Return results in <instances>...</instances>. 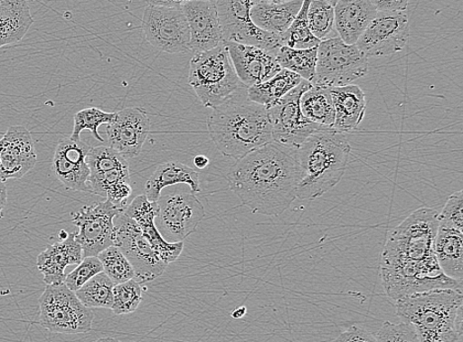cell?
I'll use <instances>...</instances> for the list:
<instances>
[{"label":"cell","instance_id":"cell-1","mask_svg":"<svg viewBox=\"0 0 463 342\" xmlns=\"http://www.w3.org/2000/svg\"><path fill=\"white\" fill-rule=\"evenodd\" d=\"M226 178L243 205L279 216L297 199L301 171L296 149L272 142L236 160Z\"/></svg>","mask_w":463,"mask_h":342},{"label":"cell","instance_id":"cell-2","mask_svg":"<svg viewBox=\"0 0 463 342\" xmlns=\"http://www.w3.org/2000/svg\"><path fill=\"white\" fill-rule=\"evenodd\" d=\"M247 90L243 85L230 99L214 107L207 119L214 146L222 155L235 160L273 142L268 110L250 100Z\"/></svg>","mask_w":463,"mask_h":342},{"label":"cell","instance_id":"cell-3","mask_svg":"<svg viewBox=\"0 0 463 342\" xmlns=\"http://www.w3.org/2000/svg\"><path fill=\"white\" fill-rule=\"evenodd\" d=\"M351 146L345 133L321 128L296 149L301 171L297 198L312 200L335 187L349 163Z\"/></svg>","mask_w":463,"mask_h":342},{"label":"cell","instance_id":"cell-4","mask_svg":"<svg viewBox=\"0 0 463 342\" xmlns=\"http://www.w3.org/2000/svg\"><path fill=\"white\" fill-rule=\"evenodd\" d=\"M461 290H434L396 301V315L420 342H458L462 336Z\"/></svg>","mask_w":463,"mask_h":342},{"label":"cell","instance_id":"cell-5","mask_svg":"<svg viewBox=\"0 0 463 342\" xmlns=\"http://www.w3.org/2000/svg\"><path fill=\"white\" fill-rule=\"evenodd\" d=\"M189 84L204 107L214 109L243 87L224 44L196 52L190 62Z\"/></svg>","mask_w":463,"mask_h":342},{"label":"cell","instance_id":"cell-6","mask_svg":"<svg viewBox=\"0 0 463 342\" xmlns=\"http://www.w3.org/2000/svg\"><path fill=\"white\" fill-rule=\"evenodd\" d=\"M438 212L420 208L387 233L382 263L422 261L434 256Z\"/></svg>","mask_w":463,"mask_h":342},{"label":"cell","instance_id":"cell-7","mask_svg":"<svg viewBox=\"0 0 463 342\" xmlns=\"http://www.w3.org/2000/svg\"><path fill=\"white\" fill-rule=\"evenodd\" d=\"M383 286L387 297L400 299L434 290H461L460 282L441 271L436 256L422 261L381 263Z\"/></svg>","mask_w":463,"mask_h":342},{"label":"cell","instance_id":"cell-8","mask_svg":"<svg viewBox=\"0 0 463 342\" xmlns=\"http://www.w3.org/2000/svg\"><path fill=\"white\" fill-rule=\"evenodd\" d=\"M368 71L369 58L356 44L348 45L336 37L319 43L316 76L310 83L323 89L345 87Z\"/></svg>","mask_w":463,"mask_h":342},{"label":"cell","instance_id":"cell-9","mask_svg":"<svg viewBox=\"0 0 463 342\" xmlns=\"http://www.w3.org/2000/svg\"><path fill=\"white\" fill-rule=\"evenodd\" d=\"M40 324L53 334H86L92 329L94 314L64 283L47 285L39 299Z\"/></svg>","mask_w":463,"mask_h":342},{"label":"cell","instance_id":"cell-10","mask_svg":"<svg viewBox=\"0 0 463 342\" xmlns=\"http://www.w3.org/2000/svg\"><path fill=\"white\" fill-rule=\"evenodd\" d=\"M113 245L131 263L135 280L139 284L156 280L167 269L168 265L150 247L138 224L124 213L114 219Z\"/></svg>","mask_w":463,"mask_h":342},{"label":"cell","instance_id":"cell-11","mask_svg":"<svg viewBox=\"0 0 463 342\" xmlns=\"http://www.w3.org/2000/svg\"><path fill=\"white\" fill-rule=\"evenodd\" d=\"M260 0H215L224 42L251 45L276 53L283 46L277 35L258 28L250 18Z\"/></svg>","mask_w":463,"mask_h":342},{"label":"cell","instance_id":"cell-12","mask_svg":"<svg viewBox=\"0 0 463 342\" xmlns=\"http://www.w3.org/2000/svg\"><path fill=\"white\" fill-rule=\"evenodd\" d=\"M156 226L161 236L170 243L184 242L195 233L199 223L206 216V211L194 194L175 192L160 196Z\"/></svg>","mask_w":463,"mask_h":342},{"label":"cell","instance_id":"cell-13","mask_svg":"<svg viewBox=\"0 0 463 342\" xmlns=\"http://www.w3.org/2000/svg\"><path fill=\"white\" fill-rule=\"evenodd\" d=\"M311 87L312 84L304 80L283 99L267 109L273 142L297 149L310 135L321 129L320 126L308 121L300 111V96Z\"/></svg>","mask_w":463,"mask_h":342},{"label":"cell","instance_id":"cell-14","mask_svg":"<svg viewBox=\"0 0 463 342\" xmlns=\"http://www.w3.org/2000/svg\"><path fill=\"white\" fill-rule=\"evenodd\" d=\"M146 40L155 49L168 53L188 52L190 30L181 6L147 5L143 16Z\"/></svg>","mask_w":463,"mask_h":342},{"label":"cell","instance_id":"cell-15","mask_svg":"<svg viewBox=\"0 0 463 342\" xmlns=\"http://www.w3.org/2000/svg\"><path fill=\"white\" fill-rule=\"evenodd\" d=\"M123 210L111 202H95L72 213V223L79 228L74 239L82 248L83 259L97 256L113 245L114 219Z\"/></svg>","mask_w":463,"mask_h":342},{"label":"cell","instance_id":"cell-16","mask_svg":"<svg viewBox=\"0 0 463 342\" xmlns=\"http://www.w3.org/2000/svg\"><path fill=\"white\" fill-rule=\"evenodd\" d=\"M409 35L405 12H378L356 45L368 58L391 56L405 48Z\"/></svg>","mask_w":463,"mask_h":342},{"label":"cell","instance_id":"cell-17","mask_svg":"<svg viewBox=\"0 0 463 342\" xmlns=\"http://www.w3.org/2000/svg\"><path fill=\"white\" fill-rule=\"evenodd\" d=\"M150 126L147 113L139 107L116 112L107 127L108 143L125 158L137 157L142 152Z\"/></svg>","mask_w":463,"mask_h":342},{"label":"cell","instance_id":"cell-18","mask_svg":"<svg viewBox=\"0 0 463 342\" xmlns=\"http://www.w3.org/2000/svg\"><path fill=\"white\" fill-rule=\"evenodd\" d=\"M37 164L33 138L24 126L8 128L0 138V181L20 179Z\"/></svg>","mask_w":463,"mask_h":342},{"label":"cell","instance_id":"cell-19","mask_svg":"<svg viewBox=\"0 0 463 342\" xmlns=\"http://www.w3.org/2000/svg\"><path fill=\"white\" fill-rule=\"evenodd\" d=\"M90 149L88 144L71 138H63L59 142L53 155L52 170L67 189L91 194L88 185L90 170L86 163Z\"/></svg>","mask_w":463,"mask_h":342},{"label":"cell","instance_id":"cell-20","mask_svg":"<svg viewBox=\"0 0 463 342\" xmlns=\"http://www.w3.org/2000/svg\"><path fill=\"white\" fill-rule=\"evenodd\" d=\"M224 44L235 72L246 88L270 80L282 70L273 52L235 42H224Z\"/></svg>","mask_w":463,"mask_h":342},{"label":"cell","instance_id":"cell-21","mask_svg":"<svg viewBox=\"0 0 463 342\" xmlns=\"http://www.w3.org/2000/svg\"><path fill=\"white\" fill-rule=\"evenodd\" d=\"M190 30V50L210 51L223 42L217 6L210 0H190L181 5Z\"/></svg>","mask_w":463,"mask_h":342},{"label":"cell","instance_id":"cell-22","mask_svg":"<svg viewBox=\"0 0 463 342\" xmlns=\"http://www.w3.org/2000/svg\"><path fill=\"white\" fill-rule=\"evenodd\" d=\"M123 213L138 224L150 247L161 261L168 265L178 260L184 249V242L170 243L161 236L155 223L158 213L156 202H150L146 195H139L124 209Z\"/></svg>","mask_w":463,"mask_h":342},{"label":"cell","instance_id":"cell-23","mask_svg":"<svg viewBox=\"0 0 463 342\" xmlns=\"http://www.w3.org/2000/svg\"><path fill=\"white\" fill-rule=\"evenodd\" d=\"M83 260L81 245L75 241L74 233L61 242L49 245L42 252L37 259L40 272L44 275L47 285L64 283L67 275L64 274L69 265H79Z\"/></svg>","mask_w":463,"mask_h":342},{"label":"cell","instance_id":"cell-24","mask_svg":"<svg viewBox=\"0 0 463 342\" xmlns=\"http://www.w3.org/2000/svg\"><path fill=\"white\" fill-rule=\"evenodd\" d=\"M338 36L348 45H354L378 14L371 0H338L334 6Z\"/></svg>","mask_w":463,"mask_h":342},{"label":"cell","instance_id":"cell-25","mask_svg":"<svg viewBox=\"0 0 463 342\" xmlns=\"http://www.w3.org/2000/svg\"><path fill=\"white\" fill-rule=\"evenodd\" d=\"M329 90L334 111H335L333 129L342 133L357 130L367 109L364 91L358 85L354 84L329 89Z\"/></svg>","mask_w":463,"mask_h":342},{"label":"cell","instance_id":"cell-26","mask_svg":"<svg viewBox=\"0 0 463 342\" xmlns=\"http://www.w3.org/2000/svg\"><path fill=\"white\" fill-rule=\"evenodd\" d=\"M33 24L28 0H0V48L23 41Z\"/></svg>","mask_w":463,"mask_h":342},{"label":"cell","instance_id":"cell-27","mask_svg":"<svg viewBox=\"0 0 463 342\" xmlns=\"http://www.w3.org/2000/svg\"><path fill=\"white\" fill-rule=\"evenodd\" d=\"M188 185L193 194L201 191L199 174L184 164L169 162L159 165L146 185V196L150 202H156L161 191L176 185Z\"/></svg>","mask_w":463,"mask_h":342},{"label":"cell","instance_id":"cell-28","mask_svg":"<svg viewBox=\"0 0 463 342\" xmlns=\"http://www.w3.org/2000/svg\"><path fill=\"white\" fill-rule=\"evenodd\" d=\"M304 0H294L286 4L258 3L251 8L252 23L269 33L281 38L294 23Z\"/></svg>","mask_w":463,"mask_h":342},{"label":"cell","instance_id":"cell-29","mask_svg":"<svg viewBox=\"0 0 463 342\" xmlns=\"http://www.w3.org/2000/svg\"><path fill=\"white\" fill-rule=\"evenodd\" d=\"M434 253L441 271L451 280L461 283L463 277L462 233L438 228L434 242Z\"/></svg>","mask_w":463,"mask_h":342},{"label":"cell","instance_id":"cell-30","mask_svg":"<svg viewBox=\"0 0 463 342\" xmlns=\"http://www.w3.org/2000/svg\"><path fill=\"white\" fill-rule=\"evenodd\" d=\"M303 81L297 73L282 69L270 80L249 88L247 94L250 100L269 109Z\"/></svg>","mask_w":463,"mask_h":342},{"label":"cell","instance_id":"cell-31","mask_svg":"<svg viewBox=\"0 0 463 342\" xmlns=\"http://www.w3.org/2000/svg\"><path fill=\"white\" fill-rule=\"evenodd\" d=\"M300 111L306 119L321 128H333L335 121L333 101L329 89L312 87L299 100Z\"/></svg>","mask_w":463,"mask_h":342},{"label":"cell","instance_id":"cell-32","mask_svg":"<svg viewBox=\"0 0 463 342\" xmlns=\"http://www.w3.org/2000/svg\"><path fill=\"white\" fill-rule=\"evenodd\" d=\"M277 62L281 69L295 72L309 82L316 76L317 47L311 49H292L282 46L277 52Z\"/></svg>","mask_w":463,"mask_h":342},{"label":"cell","instance_id":"cell-33","mask_svg":"<svg viewBox=\"0 0 463 342\" xmlns=\"http://www.w3.org/2000/svg\"><path fill=\"white\" fill-rule=\"evenodd\" d=\"M309 30L320 42L339 37L334 6L326 0H311L307 10Z\"/></svg>","mask_w":463,"mask_h":342},{"label":"cell","instance_id":"cell-34","mask_svg":"<svg viewBox=\"0 0 463 342\" xmlns=\"http://www.w3.org/2000/svg\"><path fill=\"white\" fill-rule=\"evenodd\" d=\"M115 284L104 272L95 275L86 282L75 295L88 308L110 309L113 301V288Z\"/></svg>","mask_w":463,"mask_h":342},{"label":"cell","instance_id":"cell-35","mask_svg":"<svg viewBox=\"0 0 463 342\" xmlns=\"http://www.w3.org/2000/svg\"><path fill=\"white\" fill-rule=\"evenodd\" d=\"M310 2L304 0L294 23L281 36L283 46L301 50L318 47L320 41L312 35L308 27L307 10Z\"/></svg>","mask_w":463,"mask_h":342},{"label":"cell","instance_id":"cell-36","mask_svg":"<svg viewBox=\"0 0 463 342\" xmlns=\"http://www.w3.org/2000/svg\"><path fill=\"white\" fill-rule=\"evenodd\" d=\"M97 258L103 266V272L115 285L135 280V271L131 263L115 245L100 252Z\"/></svg>","mask_w":463,"mask_h":342},{"label":"cell","instance_id":"cell-37","mask_svg":"<svg viewBox=\"0 0 463 342\" xmlns=\"http://www.w3.org/2000/svg\"><path fill=\"white\" fill-rule=\"evenodd\" d=\"M143 301V288L135 280H131L113 288L111 309L117 316L132 314Z\"/></svg>","mask_w":463,"mask_h":342},{"label":"cell","instance_id":"cell-38","mask_svg":"<svg viewBox=\"0 0 463 342\" xmlns=\"http://www.w3.org/2000/svg\"><path fill=\"white\" fill-rule=\"evenodd\" d=\"M115 117V113H108L96 107L85 109L74 115V123L72 134L70 137L71 140L80 141V134L84 130H90L96 140L104 142L99 135V128L103 124H110Z\"/></svg>","mask_w":463,"mask_h":342},{"label":"cell","instance_id":"cell-39","mask_svg":"<svg viewBox=\"0 0 463 342\" xmlns=\"http://www.w3.org/2000/svg\"><path fill=\"white\" fill-rule=\"evenodd\" d=\"M439 228L463 233V192L451 195L443 210L438 213Z\"/></svg>","mask_w":463,"mask_h":342},{"label":"cell","instance_id":"cell-40","mask_svg":"<svg viewBox=\"0 0 463 342\" xmlns=\"http://www.w3.org/2000/svg\"><path fill=\"white\" fill-rule=\"evenodd\" d=\"M103 272V266L97 256L85 258L78 265L77 269L67 275L64 284L71 291L80 290L86 282H89L95 275Z\"/></svg>","mask_w":463,"mask_h":342},{"label":"cell","instance_id":"cell-41","mask_svg":"<svg viewBox=\"0 0 463 342\" xmlns=\"http://www.w3.org/2000/svg\"><path fill=\"white\" fill-rule=\"evenodd\" d=\"M376 342H420L415 329L408 324H392L386 320L378 335Z\"/></svg>","mask_w":463,"mask_h":342},{"label":"cell","instance_id":"cell-42","mask_svg":"<svg viewBox=\"0 0 463 342\" xmlns=\"http://www.w3.org/2000/svg\"><path fill=\"white\" fill-rule=\"evenodd\" d=\"M334 342H376L375 337L367 329L358 326H352L335 339Z\"/></svg>","mask_w":463,"mask_h":342},{"label":"cell","instance_id":"cell-43","mask_svg":"<svg viewBox=\"0 0 463 342\" xmlns=\"http://www.w3.org/2000/svg\"><path fill=\"white\" fill-rule=\"evenodd\" d=\"M378 12H405L411 0H371Z\"/></svg>","mask_w":463,"mask_h":342},{"label":"cell","instance_id":"cell-44","mask_svg":"<svg viewBox=\"0 0 463 342\" xmlns=\"http://www.w3.org/2000/svg\"><path fill=\"white\" fill-rule=\"evenodd\" d=\"M146 4L148 5H156V6H181L182 5H184L190 0H146ZM210 2L215 4V0H210Z\"/></svg>","mask_w":463,"mask_h":342},{"label":"cell","instance_id":"cell-45","mask_svg":"<svg viewBox=\"0 0 463 342\" xmlns=\"http://www.w3.org/2000/svg\"><path fill=\"white\" fill-rule=\"evenodd\" d=\"M7 205V187L4 181H0V219L4 217V210Z\"/></svg>","mask_w":463,"mask_h":342},{"label":"cell","instance_id":"cell-46","mask_svg":"<svg viewBox=\"0 0 463 342\" xmlns=\"http://www.w3.org/2000/svg\"><path fill=\"white\" fill-rule=\"evenodd\" d=\"M194 166L199 169L206 168L210 164V159L207 157L199 155L193 159Z\"/></svg>","mask_w":463,"mask_h":342},{"label":"cell","instance_id":"cell-47","mask_svg":"<svg viewBox=\"0 0 463 342\" xmlns=\"http://www.w3.org/2000/svg\"><path fill=\"white\" fill-rule=\"evenodd\" d=\"M246 314V308L241 307L239 309H234V311L232 313V317L233 318H241Z\"/></svg>","mask_w":463,"mask_h":342},{"label":"cell","instance_id":"cell-48","mask_svg":"<svg viewBox=\"0 0 463 342\" xmlns=\"http://www.w3.org/2000/svg\"><path fill=\"white\" fill-rule=\"evenodd\" d=\"M289 2H294V0H260V3H264V4H286V3H289Z\"/></svg>","mask_w":463,"mask_h":342},{"label":"cell","instance_id":"cell-49","mask_svg":"<svg viewBox=\"0 0 463 342\" xmlns=\"http://www.w3.org/2000/svg\"><path fill=\"white\" fill-rule=\"evenodd\" d=\"M93 342H122V341L119 339H117L115 337H101V338L96 339Z\"/></svg>","mask_w":463,"mask_h":342},{"label":"cell","instance_id":"cell-50","mask_svg":"<svg viewBox=\"0 0 463 342\" xmlns=\"http://www.w3.org/2000/svg\"><path fill=\"white\" fill-rule=\"evenodd\" d=\"M326 2L332 5L333 6H335V5L338 3V0H326Z\"/></svg>","mask_w":463,"mask_h":342}]
</instances>
